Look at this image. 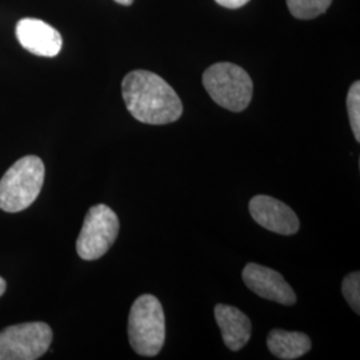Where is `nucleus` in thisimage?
Masks as SVG:
<instances>
[{"instance_id": "1", "label": "nucleus", "mask_w": 360, "mask_h": 360, "mask_svg": "<svg viewBox=\"0 0 360 360\" xmlns=\"http://www.w3.org/2000/svg\"><path fill=\"white\" fill-rule=\"evenodd\" d=\"M122 92L129 114L146 124L174 123L183 114L178 94L163 77L136 70L122 82Z\"/></svg>"}, {"instance_id": "2", "label": "nucleus", "mask_w": 360, "mask_h": 360, "mask_svg": "<svg viewBox=\"0 0 360 360\" xmlns=\"http://www.w3.org/2000/svg\"><path fill=\"white\" fill-rule=\"evenodd\" d=\"M44 163L35 155H27L13 163L0 179V210L20 212L31 206L44 183Z\"/></svg>"}, {"instance_id": "3", "label": "nucleus", "mask_w": 360, "mask_h": 360, "mask_svg": "<svg viewBox=\"0 0 360 360\" xmlns=\"http://www.w3.org/2000/svg\"><path fill=\"white\" fill-rule=\"evenodd\" d=\"M131 347L142 356H156L165 345L166 319L159 299L150 294L139 296L129 315Z\"/></svg>"}, {"instance_id": "4", "label": "nucleus", "mask_w": 360, "mask_h": 360, "mask_svg": "<svg viewBox=\"0 0 360 360\" xmlns=\"http://www.w3.org/2000/svg\"><path fill=\"white\" fill-rule=\"evenodd\" d=\"M203 86L220 107L242 112L252 99V80L245 70L232 63H217L203 74Z\"/></svg>"}, {"instance_id": "5", "label": "nucleus", "mask_w": 360, "mask_h": 360, "mask_svg": "<svg viewBox=\"0 0 360 360\" xmlns=\"http://www.w3.org/2000/svg\"><path fill=\"white\" fill-rule=\"evenodd\" d=\"M119 219L105 205L91 207L77 240V252L83 260H96L107 254L119 235Z\"/></svg>"}, {"instance_id": "6", "label": "nucleus", "mask_w": 360, "mask_h": 360, "mask_svg": "<svg viewBox=\"0 0 360 360\" xmlns=\"http://www.w3.org/2000/svg\"><path fill=\"white\" fill-rule=\"evenodd\" d=\"M52 330L43 322L20 323L0 331V360H35L52 343Z\"/></svg>"}, {"instance_id": "7", "label": "nucleus", "mask_w": 360, "mask_h": 360, "mask_svg": "<svg viewBox=\"0 0 360 360\" xmlns=\"http://www.w3.org/2000/svg\"><path fill=\"white\" fill-rule=\"evenodd\" d=\"M250 212L257 224L281 235H294L300 223L291 207L267 195H257L250 200Z\"/></svg>"}, {"instance_id": "8", "label": "nucleus", "mask_w": 360, "mask_h": 360, "mask_svg": "<svg viewBox=\"0 0 360 360\" xmlns=\"http://www.w3.org/2000/svg\"><path fill=\"white\" fill-rule=\"evenodd\" d=\"M245 285L257 295L284 306L296 303V295L283 276L272 269L257 263L247 264L242 274Z\"/></svg>"}, {"instance_id": "9", "label": "nucleus", "mask_w": 360, "mask_h": 360, "mask_svg": "<svg viewBox=\"0 0 360 360\" xmlns=\"http://www.w3.org/2000/svg\"><path fill=\"white\" fill-rule=\"evenodd\" d=\"M15 32L20 46L38 56L53 58L60 52L63 46L60 34L53 27L39 19L26 18L19 20Z\"/></svg>"}, {"instance_id": "10", "label": "nucleus", "mask_w": 360, "mask_h": 360, "mask_svg": "<svg viewBox=\"0 0 360 360\" xmlns=\"http://www.w3.org/2000/svg\"><path fill=\"white\" fill-rule=\"evenodd\" d=\"M214 314L224 345L231 351H239L245 347L251 338L252 328L245 312L232 306L218 304Z\"/></svg>"}, {"instance_id": "11", "label": "nucleus", "mask_w": 360, "mask_h": 360, "mask_svg": "<svg viewBox=\"0 0 360 360\" xmlns=\"http://www.w3.org/2000/svg\"><path fill=\"white\" fill-rule=\"evenodd\" d=\"M267 347L278 359L294 360L309 352L312 343L309 335L284 330H272L267 336Z\"/></svg>"}, {"instance_id": "12", "label": "nucleus", "mask_w": 360, "mask_h": 360, "mask_svg": "<svg viewBox=\"0 0 360 360\" xmlns=\"http://www.w3.org/2000/svg\"><path fill=\"white\" fill-rule=\"evenodd\" d=\"M333 0H287L290 13L297 19H314L326 13Z\"/></svg>"}, {"instance_id": "13", "label": "nucleus", "mask_w": 360, "mask_h": 360, "mask_svg": "<svg viewBox=\"0 0 360 360\" xmlns=\"http://www.w3.org/2000/svg\"><path fill=\"white\" fill-rule=\"evenodd\" d=\"M347 110L349 124L356 142H360V83L355 82L348 91Z\"/></svg>"}, {"instance_id": "14", "label": "nucleus", "mask_w": 360, "mask_h": 360, "mask_svg": "<svg viewBox=\"0 0 360 360\" xmlns=\"http://www.w3.org/2000/svg\"><path fill=\"white\" fill-rule=\"evenodd\" d=\"M342 294L346 297L349 307L360 314V272L348 274L342 283Z\"/></svg>"}, {"instance_id": "15", "label": "nucleus", "mask_w": 360, "mask_h": 360, "mask_svg": "<svg viewBox=\"0 0 360 360\" xmlns=\"http://www.w3.org/2000/svg\"><path fill=\"white\" fill-rule=\"evenodd\" d=\"M218 4H220L221 7H226V8H230V10H236V8H240L245 6L250 0H215Z\"/></svg>"}, {"instance_id": "16", "label": "nucleus", "mask_w": 360, "mask_h": 360, "mask_svg": "<svg viewBox=\"0 0 360 360\" xmlns=\"http://www.w3.org/2000/svg\"><path fill=\"white\" fill-rule=\"evenodd\" d=\"M6 287H7V284H6V281L0 276V296L4 294V291H6Z\"/></svg>"}, {"instance_id": "17", "label": "nucleus", "mask_w": 360, "mask_h": 360, "mask_svg": "<svg viewBox=\"0 0 360 360\" xmlns=\"http://www.w3.org/2000/svg\"><path fill=\"white\" fill-rule=\"evenodd\" d=\"M115 1L122 6H131L134 3V0H115Z\"/></svg>"}]
</instances>
